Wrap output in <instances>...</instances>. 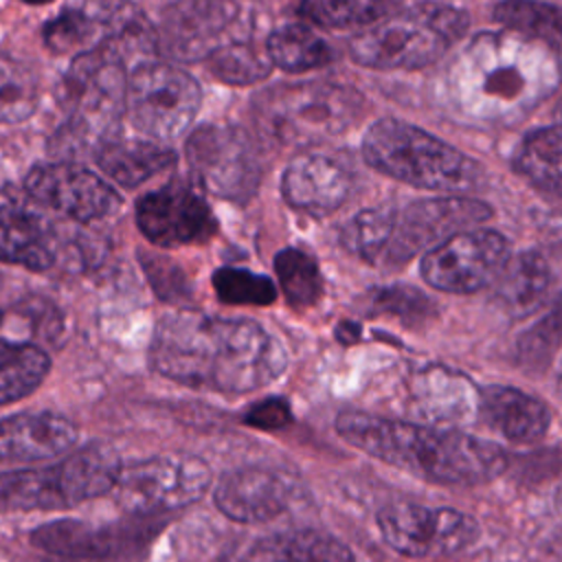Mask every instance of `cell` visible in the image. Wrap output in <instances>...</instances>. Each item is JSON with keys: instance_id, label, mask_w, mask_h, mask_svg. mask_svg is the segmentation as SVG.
I'll return each instance as SVG.
<instances>
[{"instance_id": "1", "label": "cell", "mask_w": 562, "mask_h": 562, "mask_svg": "<svg viewBox=\"0 0 562 562\" xmlns=\"http://www.w3.org/2000/svg\"><path fill=\"white\" fill-rule=\"evenodd\" d=\"M151 367L184 386L250 393L285 371V351L259 323L198 312L167 314L151 340Z\"/></svg>"}, {"instance_id": "2", "label": "cell", "mask_w": 562, "mask_h": 562, "mask_svg": "<svg viewBox=\"0 0 562 562\" xmlns=\"http://www.w3.org/2000/svg\"><path fill=\"white\" fill-rule=\"evenodd\" d=\"M454 103L487 121L520 119L560 81L555 46L516 31L481 33L461 53L450 75Z\"/></svg>"}, {"instance_id": "3", "label": "cell", "mask_w": 562, "mask_h": 562, "mask_svg": "<svg viewBox=\"0 0 562 562\" xmlns=\"http://www.w3.org/2000/svg\"><path fill=\"white\" fill-rule=\"evenodd\" d=\"M336 432L353 448L439 485H483L507 468V454L492 441L362 411L336 417Z\"/></svg>"}, {"instance_id": "4", "label": "cell", "mask_w": 562, "mask_h": 562, "mask_svg": "<svg viewBox=\"0 0 562 562\" xmlns=\"http://www.w3.org/2000/svg\"><path fill=\"white\" fill-rule=\"evenodd\" d=\"M468 29V13L422 2L367 26L349 42L356 64L378 70H415L437 61Z\"/></svg>"}, {"instance_id": "5", "label": "cell", "mask_w": 562, "mask_h": 562, "mask_svg": "<svg viewBox=\"0 0 562 562\" xmlns=\"http://www.w3.org/2000/svg\"><path fill=\"white\" fill-rule=\"evenodd\" d=\"M362 154L373 169L413 187L463 191L481 178L470 156L397 119L375 121L362 138Z\"/></svg>"}, {"instance_id": "6", "label": "cell", "mask_w": 562, "mask_h": 562, "mask_svg": "<svg viewBox=\"0 0 562 562\" xmlns=\"http://www.w3.org/2000/svg\"><path fill=\"white\" fill-rule=\"evenodd\" d=\"M119 457L92 443L46 468L0 472V512L66 509L114 490Z\"/></svg>"}, {"instance_id": "7", "label": "cell", "mask_w": 562, "mask_h": 562, "mask_svg": "<svg viewBox=\"0 0 562 562\" xmlns=\"http://www.w3.org/2000/svg\"><path fill=\"white\" fill-rule=\"evenodd\" d=\"M136 61L119 42H105L72 59L61 90L66 127L83 143H105L114 136L125 110L127 68ZM138 66V64H136Z\"/></svg>"}, {"instance_id": "8", "label": "cell", "mask_w": 562, "mask_h": 562, "mask_svg": "<svg viewBox=\"0 0 562 562\" xmlns=\"http://www.w3.org/2000/svg\"><path fill=\"white\" fill-rule=\"evenodd\" d=\"M362 110V94L349 86L307 81L279 86L257 101V116L281 145H305L345 132Z\"/></svg>"}, {"instance_id": "9", "label": "cell", "mask_w": 562, "mask_h": 562, "mask_svg": "<svg viewBox=\"0 0 562 562\" xmlns=\"http://www.w3.org/2000/svg\"><path fill=\"white\" fill-rule=\"evenodd\" d=\"M202 92L184 70L147 61L132 70L125 90V112L136 130L151 140H173L193 123Z\"/></svg>"}, {"instance_id": "10", "label": "cell", "mask_w": 562, "mask_h": 562, "mask_svg": "<svg viewBox=\"0 0 562 562\" xmlns=\"http://www.w3.org/2000/svg\"><path fill=\"white\" fill-rule=\"evenodd\" d=\"M213 479L211 468L191 454L151 457L121 468L114 483L116 503L138 516L182 509L204 496Z\"/></svg>"}, {"instance_id": "11", "label": "cell", "mask_w": 562, "mask_h": 562, "mask_svg": "<svg viewBox=\"0 0 562 562\" xmlns=\"http://www.w3.org/2000/svg\"><path fill=\"white\" fill-rule=\"evenodd\" d=\"M384 542L406 558L452 555L476 542L479 522L452 507H426L411 501L384 505L378 512Z\"/></svg>"}, {"instance_id": "12", "label": "cell", "mask_w": 562, "mask_h": 562, "mask_svg": "<svg viewBox=\"0 0 562 562\" xmlns=\"http://www.w3.org/2000/svg\"><path fill=\"white\" fill-rule=\"evenodd\" d=\"M195 180L217 198L246 202L259 184L261 162L252 140L231 125H202L187 140Z\"/></svg>"}, {"instance_id": "13", "label": "cell", "mask_w": 562, "mask_h": 562, "mask_svg": "<svg viewBox=\"0 0 562 562\" xmlns=\"http://www.w3.org/2000/svg\"><path fill=\"white\" fill-rule=\"evenodd\" d=\"M509 257V244L501 233L470 228L430 248L422 259V277L443 292H476L498 279Z\"/></svg>"}, {"instance_id": "14", "label": "cell", "mask_w": 562, "mask_h": 562, "mask_svg": "<svg viewBox=\"0 0 562 562\" xmlns=\"http://www.w3.org/2000/svg\"><path fill=\"white\" fill-rule=\"evenodd\" d=\"M490 215L492 209L485 202L461 195L411 202L404 211H395L393 235L380 263L400 266L413 255L428 252L452 235L474 228Z\"/></svg>"}, {"instance_id": "15", "label": "cell", "mask_w": 562, "mask_h": 562, "mask_svg": "<svg viewBox=\"0 0 562 562\" xmlns=\"http://www.w3.org/2000/svg\"><path fill=\"white\" fill-rule=\"evenodd\" d=\"M24 191L40 206L77 222L110 217L121 206L119 193L101 176L70 162L33 167L24 180Z\"/></svg>"}, {"instance_id": "16", "label": "cell", "mask_w": 562, "mask_h": 562, "mask_svg": "<svg viewBox=\"0 0 562 562\" xmlns=\"http://www.w3.org/2000/svg\"><path fill=\"white\" fill-rule=\"evenodd\" d=\"M156 525L149 518L138 522L94 525L86 520H55L33 531L37 549L64 560H116L130 558L149 544Z\"/></svg>"}, {"instance_id": "17", "label": "cell", "mask_w": 562, "mask_h": 562, "mask_svg": "<svg viewBox=\"0 0 562 562\" xmlns=\"http://www.w3.org/2000/svg\"><path fill=\"white\" fill-rule=\"evenodd\" d=\"M136 222L143 235L162 248L206 241L217 228L204 198L180 182L145 193L136 204Z\"/></svg>"}, {"instance_id": "18", "label": "cell", "mask_w": 562, "mask_h": 562, "mask_svg": "<svg viewBox=\"0 0 562 562\" xmlns=\"http://www.w3.org/2000/svg\"><path fill=\"white\" fill-rule=\"evenodd\" d=\"M147 20L125 0H88L66 7L44 26V42L57 55L88 53L110 40H119Z\"/></svg>"}, {"instance_id": "19", "label": "cell", "mask_w": 562, "mask_h": 562, "mask_svg": "<svg viewBox=\"0 0 562 562\" xmlns=\"http://www.w3.org/2000/svg\"><path fill=\"white\" fill-rule=\"evenodd\" d=\"M26 191L0 187V261L46 270L55 261L53 226Z\"/></svg>"}, {"instance_id": "20", "label": "cell", "mask_w": 562, "mask_h": 562, "mask_svg": "<svg viewBox=\"0 0 562 562\" xmlns=\"http://www.w3.org/2000/svg\"><path fill=\"white\" fill-rule=\"evenodd\" d=\"M294 496L292 481L268 468H239L215 487L217 509L235 522H268L281 516Z\"/></svg>"}, {"instance_id": "21", "label": "cell", "mask_w": 562, "mask_h": 562, "mask_svg": "<svg viewBox=\"0 0 562 562\" xmlns=\"http://www.w3.org/2000/svg\"><path fill=\"white\" fill-rule=\"evenodd\" d=\"M351 171L338 158L305 151L290 160L283 171L281 193L285 202L314 217L334 213L351 193Z\"/></svg>"}, {"instance_id": "22", "label": "cell", "mask_w": 562, "mask_h": 562, "mask_svg": "<svg viewBox=\"0 0 562 562\" xmlns=\"http://www.w3.org/2000/svg\"><path fill=\"white\" fill-rule=\"evenodd\" d=\"M77 426L57 413H18L0 419V463H35L68 452Z\"/></svg>"}, {"instance_id": "23", "label": "cell", "mask_w": 562, "mask_h": 562, "mask_svg": "<svg viewBox=\"0 0 562 562\" xmlns=\"http://www.w3.org/2000/svg\"><path fill=\"white\" fill-rule=\"evenodd\" d=\"M235 18L237 7L228 0H184L165 22L167 48L187 59L209 57Z\"/></svg>"}, {"instance_id": "24", "label": "cell", "mask_w": 562, "mask_h": 562, "mask_svg": "<svg viewBox=\"0 0 562 562\" xmlns=\"http://www.w3.org/2000/svg\"><path fill=\"white\" fill-rule=\"evenodd\" d=\"M479 411L505 439L533 443L544 437L551 424L547 404L514 386H485L479 391Z\"/></svg>"}, {"instance_id": "25", "label": "cell", "mask_w": 562, "mask_h": 562, "mask_svg": "<svg viewBox=\"0 0 562 562\" xmlns=\"http://www.w3.org/2000/svg\"><path fill=\"white\" fill-rule=\"evenodd\" d=\"M101 171L123 187H136L176 162V154L158 140L108 138L94 149Z\"/></svg>"}, {"instance_id": "26", "label": "cell", "mask_w": 562, "mask_h": 562, "mask_svg": "<svg viewBox=\"0 0 562 562\" xmlns=\"http://www.w3.org/2000/svg\"><path fill=\"white\" fill-rule=\"evenodd\" d=\"M496 283V299L512 316L531 314L547 296L551 272L540 252L525 250L512 255L501 270Z\"/></svg>"}, {"instance_id": "27", "label": "cell", "mask_w": 562, "mask_h": 562, "mask_svg": "<svg viewBox=\"0 0 562 562\" xmlns=\"http://www.w3.org/2000/svg\"><path fill=\"white\" fill-rule=\"evenodd\" d=\"M272 66L285 72H305L331 61V46L305 24H283L274 29L266 42Z\"/></svg>"}, {"instance_id": "28", "label": "cell", "mask_w": 562, "mask_h": 562, "mask_svg": "<svg viewBox=\"0 0 562 562\" xmlns=\"http://www.w3.org/2000/svg\"><path fill=\"white\" fill-rule=\"evenodd\" d=\"M514 165L536 187L562 195V125L527 134L516 149Z\"/></svg>"}, {"instance_id": "29", "label": "cell", "mask_w": 562, "mask_h": 562, "mask_svg": "<svg viewBox=\"0 0 562 562\" xmlns=\"http://www.w3.org/2000/svg\"><path fill=\"white\" fill-rule=\"evenodd\" d=\"M415 400L422 415L439 422L461 419L479 411V402L472 400L470 382L450 371H426L415 384Z\"/></svg>"}, {"instance_id": "30", "label": "cell", "mask_w": 562, "mask_h": 562, "mask_svg": "<svg viewBox=\"0 0 562 562\" xmlns=\"http://www.w3.org/2000/svg\"><path fill=\"white\" fill-rule=\"evenodd\" d=\"M50 369L46 351L31 342L0 340V404L33 393Z\"/></svg>"}, {"instance_id": "31", "label": "cell", "mask_w": 562, "mask_h": 562, "mask_svg": "<svg viewBox=\"0 0 562 562\" xmlns=\"http://www.w3.org/2000/svg\"><path fill=\"white\" fill-rule=\"evenodd\" d=\"M393 226H395V211L380 206V209H364L360 213H356L340 231V244L371 261V263H380L386 246L391 241L393 235Z\"/></svg>"}, {"instance_id": "32", "label": "cell", "mask_w": 562, "mask_h": 562, "mask_svg": "<svg viewBox=\"0 0 562 562\" xmlns=\"http://www.w3.org/2000/svg\"><path fill=\"white\" fill-rule=\"evenodd\" d=\"M494 18L509 31L549 42H562V7L536 0H503L496 4Z\"/></svg>"}, {"instance_id": "33", "label": "cell", "mask_w": 562, "mask_h": 562, "mask_svg": "<svg viewBox=\"0 0 562 562\" xmlns=\"http://www.w3.org/2000/svg\"><path fill=\"white\" fill-rule=\"evenodd\" d=\"M274 272L292 307H310L323 294V277L312 255L299 248H283L274 257Z\"/></svg>"}, {"instance_id": "34", "label": "cell", "mask_w": 562, "mask_h": 562, "mask_svg": "<svg viewBox=\"0 0 562 562\" xmlns=\"http://www.w3.org/2000/svg\"><path fill=\"white\" fill-rule=\"evenodd\" d=\"M393 0H303L301 13L321 26H371L393 13Z\"/></svg>"}, {"instance_id": "35", "label": "cell", "mask_w": 562, "mask_h": 562, "mask_svg": "<svg viewBox=\"0 0 562 562\" xmlns=\"http://www.w3.org/2000/svg\"><path fill=\"white\" fill-rule=\"evenodd\" d=\"M37 105V77L35 72L0 50V123L11 125L31 116Z\"/></svg>"}, {"instance_id": "36", "label": "cell", "mask_w": 562, "mask_h": 562, "mask_svg": "<svg viewBox=\"0 0 562 562\" xmlns=\"http://www.w3.org/2000/svg\"><path fill=\"white\" fill-rule=\"evenodd\" d=\"M209 70L226 83L244 86L268 77L272 61L250 42H226L209 55Z\"/></svg>"}, {"instance_id": "37", "label": "cell", "mask_w": 562, "mask_h": 562, "mask_svg": "<svg viewBox=\"0 0 562 562\" xmlns=\"http://www.w3.org/2000/svg\"><path fill=\"white\" fill-rule=\"evenodd\" d=\"M213 288L217 299L228 305H270L277 299L272 279L244 268H217Z\"/></svg>"}, {"instance_id": "38", "label": "cell", "mask_w": 562, "mask_h": 562, "mask_svg": "<svg viewBox=\"0 0 562 562\" xmlns=\"http://www.w3.org/2000/svg\"><path fill=\"white\" fill-rule=\"evenodd\" d=\"M562 334V299L560 303L542 316L531 329H527L518 340L520 362L529 367H544L560 340Z\"/></svg>"}, {"instance_id": "39", "label": "cell", "mask_w": 562, "mask_h": 562, "mask_svg": "<svg viewBox=\"0 0 562 562\" xmlns=\"http://www.w3.org/2000/svg\"><path fill=\"white\" fill-rule=\"evenodd\" d=\"M371 307L378 314H391L406 323H417L430 316L432 301L424 296L417 288L408 285H391L380 288L371 294Z\"/></svg>"}, {"instance_id": "40", "label": "cell", "mask_w": 562, "mask_h": 562, "mask_svg": "<svg viewBox=\"0 0 562 562\" xmlns=\"http://www.w3.org/2000/svg\"><path fill=\"white\" fill-rule=\"evenodd\" d=\"M143 263H145L147 277L160 299L171 301V303L189 299V288H187V281L178 266H173L171 261H165V259H143Z\"/></svg>"}, {"instance_id": "41", "label": "cell", "mask_w": 562, "mask_h": 562, "mask_svg": "<svg viewBox=\"0 0 562 562\" xmlns=\"http://www.w3.org/2000/svg\"><path fill=\"white\" fill-rule=\"evenodd\" d=\"M290 419V411L281 400H268L252 406L246 415V422L259 428H277Z\"/></svg>"}, {"instance_id": "42", "label": "cell", "mask_w": 562, "mask_h": 562, "mask_svg": "<svg viewBox=\"0 0 562 562\" xmlns=\"http://www.w3.org/2000/svg\"><path fill=\"white\" fill-rule=\"evenodd\" d=\"M61 562H103V560H64V558H59Z\"/></svg>"}, {"instance_id": "43", "label": "cell", "mask_w": 562, "mask_h": 562, "mask_svg": "<svg viewBox=\"0 0 562 562\" xmlns=\"http://www.w3.org/2000/svg\"><path fill=\"white\" fill-rule=\"evenodd\" d=\"M24 2H29V4H46L50 0H24Z\"/></svg>"}, {"instance_id": "44", "label": "cell", "mask_w": 562, "mask_h": 562, "mask_svg": "<svg viewBox=\"0 0 562 562\" xmlns=\"http://www.w3.org/2000/svg\"><path fill=\"white\" fill-rule=\"evenodd\" d=\"M560 116H562V103H560Z\"/></svg>"}, {"instance_id": "45", "label": "cell", "mask_w": 562, "mask_h": 562, "mask_svg": "<svg viewBox=\"0 0 562 562\" xmlns=\"http://www.w3.org/2000/svg\"><path fill=\"white\" fill-rule=\"evenodd\" d=\"M0 321H2V312H0Z\"/></svg>"}]
</instances>
